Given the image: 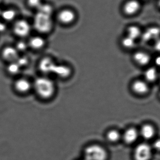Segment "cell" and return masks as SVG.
<instances>
[{"label":"cell","instance_id":"cell-1","mask_svg":"<svg viewBox=\"0 0 160 160\" xmlns=\"http://www.w3.org/2000/svg\"><path fill=\"white\" fill-rule=\"evenodd\" d=\"M32 83L33 90L42 101H49L56 95L57 85L52 77L41 75L34 80Z\"/></svg>","mask_w":160,"mask_h":160},{"label":"cell","instance_id":"cell-2","mask_svg":"<svg viewBox=\"0 0 160 160\" xmlns=\"http://www.w3.org/2000/svg\"><path fill=\"white\" fill-rule=\"evenodd\" d=\"M82 158L86 160H110V153L105 145L89 143L83 148Z\"/></svg>","mask_w":160,"mask_h":160},{"label":"cell","instance_id":"cell-3","mask_svg":"<svg viewBox=\"0 0 160 160\" xmlns=\"http://www.w3.org/2000/svg\"><path fill=\"white\" fill-rule=\"evenodd\" d=\"M53 25L52 17L37 12L34 17L32 27L39 35L44 36L51 32Z\"/></svg>","mask_w":160,"mask_h":160},{"label":"cell","instance_id":"cell-4","mask_svg":"<svg viewBox=\"0 0 160 160\" xmlns=\"http://www.w3.org/2000/svg\"><path fill=\"white\" fill-rule=\"evenodd\" d=\"M57 64V62L52 57L45 56L38 62V68L41 75L51 77Z\"/></svg>","mask_w":160,"mask_h":160},{"label":"cell","instance_id":"cell-5","mask_svg":"<svg viewBox=\"0 0 160 160\" xmlns=\"http://www.w3.org/2000/svg\"><path fill=\"white\" fill-rule=\"evenodd\" d=\"M32 26L31 23L24 19L17 20L14 22L13 26L14 33L17 36L21 38L27 37L30 35L32 31Z\"/></svg>","mask_w":160,"mask_h":160},{"label":"cell","instance_id":"cell-6","mask_svg":"<svg viewBox=\"0 0 160 160\" xmlns=\"http://www.w3.org/2000/svg\"><path fill=\"white\" fill-rule=\"evenodd\" d=\"M57 21L64 25H70L74 23L77 19V14L71 8H62L57 13Z\"/></svg>","mask_w":160,"mask_h":160},{"label":"cell","instance_id":"cell-7","mask_svg":"<svg viewBox=\"0 0 160 160\" xmlns=\"http://www.w3.org/2000/svg\"><path fill=\"white\" fill-rule=\"evenodd\" d=\"M134 160H150L152 156V147L147 143H141L134 148Z\"/></svg>","mask_w":160,"mask_h":160},{"label":"cell","instance_id":"cell-8","mask_svg":"<svg viewBox=\"0 0 160 160\" xmlns=\"http://www.w3.org/2000/svg\"><path fill=\"white\" fill-rule=\"evenodd\" d=\"M72 74L73 69L70 65L63 63L57 62L53 75L60 79L66 80L70 78Z\"/></svg>","mask_w":160,"mask_h":160},{"label":"cell","instance_id":"cell-9","mask_svg":"<svg viewBox=\"0 0 160 160\" xmlns=\"http://www.w3.org/2000/svg\"><path fill=\"white\" fill-rule=\"evenodd\" d=\"M28 43V47L35 51H41L45 48L47 41L44 36L41 35L31 37Z\"/></svg>","mask_w":160,"mask_h":160},{"label":"cell","instance_id":"cell-10","mask_svg":"<svg viewBox=\"0 0 160 160\" xmlns=\"http://www.w3.org/2000/svg\"><path fill=\"white\" fill-rule=\"evenodd\" d=\"M104 138L107 144L113 145L121 141L122 133L117 129L109 128L104 133Z\"/></svg>","mask_w":160,"mask_h":160},{"label":"cell","instance_id":"cell-11","mask_svg":"<svg viewBox=\"0 0 160 160\" xmlns=\"http://www.w3.org/2000/svg\"><path fill=\"white\" fill-rule=\"evenodd\" d=\"M139 134V132L135 128L132 127L128 128L122 132L121 141L128 145L132 144L138 140Z\"/></svg>","mask_w":160,"mask_h":160},{"label":"cell","instance_id":"cell-12","mask_svg":"<svg viewBox=\"0 0 160 160\" xmlns=\"http://www.w3.org/2000/svg\"><path fill=\"white\" fill-rule=\"evenodd\" d=\"M15 88L19 93L25 94L32 89L33 83L28 79L21 78L16 81Z\"/></svg>","mask_w":160,"mask_h":160},{"label":"cell","instance_id":"cell-13","mask_svg":"<svg viewBox=\"0 0 160 160\" xmlns=\"http://www.w3.org/2000/svg\"><path fill=\"white\" fill-rule=\"evenodd\" d=\"M132 90L138 95L147 94L149 90V86L147 82L142 80H136L132 84Z\"/></svg>","mask_w":160,"mask_h":160},{"label":"cell","instance_id":"cell-14","mask_svg":"<svg viewBox=\"0 0 160 160\" xmlns=\"http://www.w3.org/2000/svg\"><path fill=\"white\" fill-rule=\"evenodd\" d=\"M141 5L136 0H129L127 1L123 7L124 13L128 16L134 15L140 9Z\"/></svg>","mask_w":160,"mask_h":160},{"label":"cell","instance_id":"cell-15","mask_svg":"<svg viewBox=\"0 0 160 160\" xmlns=\"http://www.w3.org/2000/svg\"><path fill=\"white\" fill-rule=\"evenodd\" d=\"M2 56L4 60L12 62H16L19 57L18 52L14 47H6L2 51Z\"/></svg>","mask_w":160,"mask_h":160},{"label":"cell","instance_id":"cell-16","mask_svg":"<svg viewBox=\"0 0 160 160\" xmlns=\"http://www.w3.org/2000/svg\"><path fill=\"white\" fill-rule=\"evenodd\" d=\"M139 133L145 140L153 139L156 134V129L154 126L149 124H145L141 128Z\"/></svg>","mask_w":160,"mask_h":160},{"label":"cell","instance_id":"cell-17","mask_svg":"<svg viewBox=\"0 0 160 160\" xmlns=\"http://www.w3.org/2000/svg\"><path fill=\"white\" fill-rule=\"evenodd\" d=\"M134 61L141 66H146L148 64L151 60L149 54L144 52L139 51L134 53L133 55Z\"/></svg>","mask_w":160,"mask_h":160},{"label":"cell","instance_id":"cell-18","mask_svg":"<svg viewBox=\"0 0 160 160\" xmlns=\"http://www.w3.org/2000/svg\"><path fill=\"white\" fill-rule=\"evenodd\" d=\"M17 12L14 8H7L2 10L1 18L5 22H11L15 20Z\"/></svg>","mask_w":160,"mask_h":160},{"label":"cell","instance_id":"cell-19","mask_svg":"<svg viewBox=\"0 0 160 160\" xmlns=\"http://www.w3.org/2000/svg\"><path fill=\"white\" fill-rule=\"evenodd\" d=\"M37 11L41 14L52 17L54 12V8L52 5L48 3L43 2L37 10Z\"/></svg>","mask_w":160,"mask_h":160},{"label":"cell","instance_id":"cell-20","mask_svg":"<svg viewBox=\"0 0 160 160\" xmlns=\"http://www.w3.org/2000/svg\"><path fill=\"white\" fill-rule=\"evenodd\" d=\"M144 76L146 82H152L157 79L158 77V73L156 68H150L146 70Z\"/></svg>","mask_w":160,"mask_h":160},{"label":"cell","instance_id":"cell-21","mask_svg":"<svg viewBox=\"0 0 160 160\" xmlns=\"http://www.w3.org/2000/svg\"><path fill=\"white\" fill-rule=\"evenodd\" d=\"M128 36L135 40L141 35V31L139 27L136 26H131L128 27L127 31Z\"/></svg>","mask_w":160,"mask_h":160},{"label":"cell","instance_id":"cell-22","mask_svg":"<svg viewBox=\"0 0 160 160\" xmlns=\"http://www.w3.org/2000/svg\"><path fill=\"white\" fill-rule=\"evenodd\" d=\"M121 45L124 48L127 49L132 48L135 45V40L127 36L121 39Z\"/></svg>","mask_w":160,"mask_h":160},{"label":"cell","instance_id":"cell-23","mask_svg":"<svg viewBox=\"0 0 160 160\" xmlns=\"http://www.w3.org/2000/svg\"><path fill=\"white\" fill-rule=\"evenodd\" d=\"M20 70V67L19 66L16 62H10L8 66V72L11 75H17V74H19Z\"/></svg>","mask_w":160,"mask_h":160},{"label":"cell","instance_id":"cell-24","mask_svg":"<svg viewBox=\"0 0 160 160\" xmlns=\"http://www.w3.org/2000/svg\"><path fill=\"white\" fill-rule=\"evenodd\" d=\"M27 5L32 9L37 10L43 3V0H26Z\"/></svg>","mask_w":160,"mask_h":160},{"label":"cell","instance_id":"cell-25","mask_svg":"<svg viewBox=\"0 0 160 160\" xmlns=\"http://www.w3.org/2000/svg\"><path fill=\"white\" fill-rule=\"evenodd\" d=\"M29 47H28V43H26V42L22 40H21L17 42L15 48L19 52L25 51Z\"/></svg>","mask_w":160,"mask_h":160},{"label":"cell","instance_id":"cell-26","mask_svg":"<svg viewBox=\"0 0 160 160\" xmlns=\"http://www.w3.org/2000/svg\"><path fill=\"white\" fill-rule=\"evenodd\" d=\"M16 62H17V63L19 65V66L21 68V67L26 66L28 64V63H29V60L26 56H21V57L19 56Z\"/></svg>","mask_w":160,"mask_h":160},{"label":"cell","instance_id":"cell-27","mask_svg":"<svg viewBox=\"0 0 160 160\" xmlns=\"http://www.w3.org/2000/svg\"><path fill=\"white\" fill-rule=\"evenodd\" d=\"M148 31L150 33L152 38L158 37L160 34V29L157 27H152L148 29Z\"/></svg>","mask_w":160,"mask_h":160},{"label":"cell","instance_id":"cell-28","mask_svg":"<svg viewBox=\"0 0 160 160\" xmlns=\"http://www.w3.org/2000/svg\"><path fill=\"white\" fill-rule=\"evenodd\" d=\"M7 29V25L5 22L0 20V33L5 32Z\"/></svg>","mask_w":160,"mask_h":160},{"label":"cell","instance_id":"cell-29","mask_svg":"<svg viewBox=\"0 0 160 160\" xmlns=\"http://www.w3.org/2000/svg\"><path fill=\"white\" fill-rule=\"evenodd\" d=\"M153 147L158 151H160V139H157L153 143Z\"/></svg>","mask_w":160,"mask_h":160},{"label":"cell","instance_id":"cell-30","mask_svg":"<svg viewBox=\"0 0 160 160\" xmlns=\"http://www.w3.org/2000/svg\"><path fill=\"white\" fill-rule=\"evenodd\" d=\"M155 48L158 51L160 52V39H158L156 42Z\"/></svg>","mask_w":160,"mask_h":160},{"label":"cell","instance_id":"cell-31","mask_svg":"<svg viewBox=\"0 0 160 160\" xmlns=\"http://www.w3.org/2000/svg\"><path fill=\"white\" fill-rule=\"evenodd\" d=\"M155 63L158 66L160 67V56H158L155 59Z\"/></svg>","mask_w":160,"mask_h":160},{"label":"cell","instance_id":"cell-32","mask_svg":"<svg viewBox=\"0 0 160 160\" xmlns=\"http://www.w3.org/2000/svg\"><path fill=\"white\" fill-rule=\"evenodd\" d=\"M1 12H2V10H1V9H0V18H1Z\"/></svg>","mask_w":160,"mask_h":160},{"label":"cell","instance_id":"cell-33","mask_svg":"<svg viewBox=\"0 0 160 160\" xmlns=\"http://www.w3.org/2000/svg\"><path fill=\"white\" fill-rule=\"evenodd\" d=\"M85 160L83 158H82L80 159H79V160Z\"/></svg>","mask_w":160,"mask_h":160},{"label":"cell","instance_id":"cell-34","mask_svg":"<svg viewBox=\"0 0 160 160\" xmlns=\"http://www.w3.org/2000/svg\"><path fill=\"white\" fill-rule=\"evenodd\" d=\"M158 5H159V7H160V0H159V1Z\"/></svg>","mask_w":160,"mask_h":160},{"label":"cell","instance_id":"cell-35","mask_svg":"<svg viewBox=\"0 0 160 160\" xmlns=\"http://www.w3.org/2000/svg\"><path fill=\"white\" fill-rule=\"evenodd\" d=\"M2 0H0V5H1V4L2 3Z\"/></svg>","mask_w":160,"mask_h":160},{"label":"cell","instance_id":"cell-36","mask_svg":"<svg viewBox=\"0 0 160 160\" xmlns=\"http://www.w3.org/2000/svg\"></svg>","mask_w":160,"mask_h":160},{"label":"cell","instance_id":"cell-37","mask_svg":"<svg viewBox=\"0 0 160 160\" xmlns=\"http://www.w3.org/2000/svg\"></svg>","mask_w":160,"mask_h":160}]
</instances>
